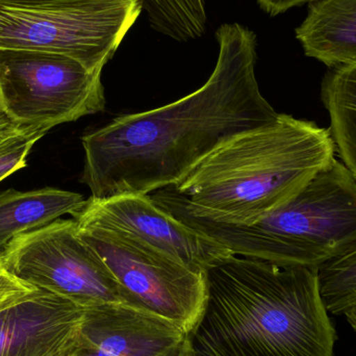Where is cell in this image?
<instances>
[{"instance_id":"6da1fadb","label":"cell","mask_w":356,"mask_h":356,"mask_svg":"<svg viewBox=\"0 0 356 356\" xmlns=\"http://www.w3.org/2000/svg\"><path fill=\"white\" fill-rule=\"evenodd\" d=\"M216 39L217 64L200 89L162 108L118 117L81 138V180L91 197L149 195L175 186L228 140L278 116L255 76V33L226 23Z\"/></svg>"},{"instance_id":"7a4b0ae2","label":"cell","mask_w":356,"mask_h":356,"mask_svg":"<svg viewBox=\"0 0 356 356\" xmlns=\"http://www.w3.org/2000/svg\"><path fill=\"white\" fill-rule=\"evenodd\" d=\"M318 269L229 255L205 272L184 356H334Z\"/></svg>"},{"instance_id":"3957f363","label":"cell","mask_w":356,"mask_h":356,"mask_svg":"<svg viewBox=\"0 0 356 356\" xmlns=\"http://www.w3.org/2000/svg\"><path fill=\"white\" fill-rule=\"evenodd\" d=\"M336 154L330 129L278 114L228 140L167 188L198 217L252 224L298 194Z\"/></svg>"},{"instance_id":"277c9868","label":"cell","mask_w":356,"mask_h":356,"mask_svg":"<svg viewBox=\"0 0 356 356\" xmlns=\"http://www.w3.org/2000/svg\"><path fill=\"white\" fill-rule=\"evenodd\" d=\"M158 207L238 257L319 269L356 247V180L334 159L286 204L252 224L198 217L168 188L152 195Z\"/></svg>"},{"instance_id":"5b68a950","label":"cell","mask_w":356,"mask_h":356,"mask_svg":"<svg viewBox=\"0 0 356 356\" xmlns=\"http://www.w3.org/2000/svg\"><path fill=\"white\" fill-rule=\"evenodd\" d=\"M143 10V0L0 1V49L74 58L102 72Z\"/></svg>"},{"instance_id":"8992f818","label":"cell","mask_w":356,"mask_h":356,"mask_svg":"<svg viewBox=\"0 0 356 356\" xmlns=\"http://www.w3.org/2000/svg\"><path fill=\"white\" fill-rule=\"evenodd\" d=\"M102 73L63 54L0 49V108L16 124L50 131L104 111Z\"/></svg>"},{"instance_id":"52a82bcc","label":"cell","mask_w":356,"mask_h":356,"mask_svg":"<svg viewBox=\"0 0 356 356\" xmlns=\"http://www.w3.org/2000/svg\"><path fill=\"white\" fill-rule=\"evenodd\" d=\"M15 277L79 307L125 303L122 288L100 255L77 232L73 219H58L13 238L1 251Z\"/></svg>"},{"instance_id":"ba28073f","label":"cell","mask_w":356,"mask_h":356,"mask_svg":"<svg viewBox=\"0 0 356 356\" xmlns=\"http://www.w3.org/2000/svg\"><path fill=\"white\" fill-rule=\"evenodd\" d=\"M79 236L100 255L120 284L127 305L177 322L188 332L205 299V274L98 227L77 225Z\"/></svg>"},{"instance_id":"9c48e42d","label":"cell","mask_w":356,"mask_h":356,"mask_svg":"<svg viewBox=\"0 0 356 356\" xmlns=\"http://www.w3.org/2000/svg\"><path fill=\"white\" fill-rule=\"evenodd\" d=\"M72 219L83 227L104 228L123 234L197 273L205 274L232 255L217 241L161 209L149 195L90 197Z\"/></svg>"},{"instance_id":"30bf717a","label":"cell","mask_w":356,"mask_h":356,"mask_svg":"<svg viewBox=\"0 0 356 356\" xmlns=\"http://www.w3.org/2000/svg\"><path fill=\"white\" fill-rule=\"evenodd\" d=\"M186 330L177 322L127 303L85 309L75 356H184Z\"/></svg>"},{"instance_id":"8fae6325","label":"cell","mask_w":356,"mask_h":356,"mask_svg":"<svg viewBox=\"0 0 356 356\" xmlns=\"http://www.w3.org/2000/svg\"><path fill=\"white\" fill-rule=\"evenodd\" d=\"M85 309L38 289L0 312V356H75Z\"/></svg>"},{"instance_id":"7c38bea8","label":"cell","mask_w":356,"mask_h":356,"mask_svg":"<svg viewBox=\"0 0 356 356\" xmlns=\"http://www.w3.org/2000/svg\"><path fill=\"white\" fill-rule=\"evenodd\" d=\"M296 38L305 56L334 68L356 58V0H319L309 4Z\"/></svg>"},{"instance_id":"4fadbf2b","label":"cell","mask_w":356,"mask_h":356,"mask_svg":"<svg viewBox=\"0 0 356 356\" xmlns=\"http://www.w3.org/2000/svg\"><path fill=\"white\" fill-rule=\"evenodd\" d=\"M85 203L83 195L54 188L0 193V252L16 236L73 216Z\"/></svg>"},{"instance_id":"5bb4252c","label":"cell","mask_w":356,"mask_h":356,"mask_svg":"<svg viewBox=\"0 0 356 356\" xmlns=\"http://www.w3.org/2000/svg\"><path fill=\"white\" fill-rule=\"evenodd\" d=\"M336 152L356 180V58L330 68L321 87Z\"/></svg>"},{"instance_id":"9a60e30c","label":"cell","mask_w":356,"mask_h":356,"mask_svg":"<svg viewBox=\"0 0 356 356\" xmlns=\"http://www.w3.org/2000/svg\"><path fill=\"white\" fill-rule=\"evenodd\" d=\"M322 298L328 313L344 315L356 305V247L318 269Z\"/></svg>"},{"instance_id":"2e32d148","label":"cell","mask_w":356,"mask_h":356,"mask_svg":"<svg viewBox=\"0 0 356 356\" xmlns=\"http://www.w3.org/2000/svg\"><path fill=\"white\" fill-rule=\"evenodd\" d=\"M48 129L22 127L0 141V181L26 167V159L33 145Z\"/></svg>"},{"instance_id":"e0dca14e","label":"cell","mask_w":356,"mask_h":356,"mask_svg":"<svg viewBox=\"0 0 356 356\" xmlns=\"http://www.w3.org/2000/svg\"><path fill=\"white\" fill-rule=\"evenodd\" d=\"M38 288L15 277L6 270L0 252V312L31 296Z\"/></svg>"},{"instance_id":"ac0fdd59","label":"cell","mask_w":356,"mask_h":356,"mask_svg":"<svg viewBox=\"0 0 356 356\" xmlns=\"http://www.w3.org/2000/svg\"><path fill=\"white\" fill-rule=\"evenodd\" d=\"M257 1L261 10H265L270 16H277L295 6L309 4L319 0H257Z\"/></svg>"},{"instance_id":"d6986e66","label":"cell","mask_w":356,"mask_h":356,"mask_svg":"<svg viewBox=\"0 0 356 356\" xmlns=\"http://www.w3.org/2000/svg\"><path fill=\"white\" fill-rule=\"evenodd\" d=\"M21 125L16 124L13 122L6 114L0 108V141L8 136L12 135L15 131L20 129Z\"/></svg>"},{"instance_id":"ffe728a7","label":"cell","mask_w":356,"mask_h":356,"mask_svg":"<svg viewBox=\"0 0 356 356\" xmlns=\"http://www.w3.org/2000/svg\"><path fill=\"white\" fill-rule=\"evenodd\" d=\"M343 316L346 317L347 321H348L351 327H353L356 332V305L351 307L350 309H347Z\"/></svg>"},{"instance_id":"44dd1931","label":"cell","mask_w":356,"mask_h":356,"mask_svg":"<svg viewBox=\"0 0 356 356\" xmlns=\"http://www.w3.org/2000/svg\"><path fill=\"white\" fill-rule=\"evenodd\" d=\"M4 2H35V1H45V0H0Z\"/></svg>"},{"instance_id":"7402d4cb","label":"cell","mask_w":356,"mask_h":356,"mask_svg":"<svg viewBox=\"0 0 356 356\" xmlns=\"http://www.w3.org/2000/svg\"></svg>"}]
</instances>
